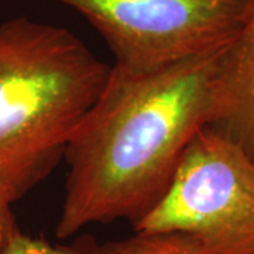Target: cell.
<instances>
[{
    "label": "cell",
    "instance_id": "obj_2",
    "mask_svg": "<svg viewBox=\"0 0 254 254\" xmlns=\"http://www.w3.org/2000/svg\"><path fill=\"white\" fill-rule=\"evenodd\" d=\"M68 28L26 16L0 24V200L23 199L57 168L110 76Z\"/></svg>",
    "mask_w": 254,
    "mask_h": 254
},
{
    "label": "cell",
    "instance_id": "obj_5",
    "mask_svg": "<svg viewBox=\"0 0 254 254\" xmlns=\"http://www.w3.org/2000/svg\"><path fill=\"white\" fill-rule=\"evenodd\" d=\"M213 91L215 112L208 126L254 161V0H247L242 27L219 53Z\"/></svg>",
    "mask_w": 254,
    "mask_h": 254
},
{
    "label": "cell",
    "instance_id": "obj_3",
    "mask_svg": "<svg viewBox=\"0 0 254 254\" xmlns=\"http://www.w3.org/2000/svg\"><path fill=\"white\" fill-rule=\"evenodd\" d=\"M133 230L181 233L199 254H254V161L200 128L164 198Z\"/></svg>",
    "mask_w": 254,
    "mask_h": 254
},
{
    "label": "cell",
    "instance_id": "obj_1",
    "mask_svg": "<svg viewBox=\"0 0 254 254\" xmlns=\"http://www.w3.org/2000/svg\"><path fill=\"white\" fill-rule=\"evenodd\" d=\"M220 51L144 76L112 66L64 154L68 174L58 239L122 219L134 229L160 203L190 140L213 118Z\"/></svg>",
    "mask_w": 254,
    "mask_h": 254
},
{
    "label": "cell",
    "instance_id": "obj_6",
    "mask_svg": "<svg viewBox=\"0 0 254 254\" xmlns=\"http://www.w3.org/2000/svg\"><path fill=\"white\" fill-rule=\"evenodd\" d=\"M82 254H199L187 237L177 232H134L131 236L98 243L78 240Z\"/></svg>",
    "mask_w": 254,
    "mask_h": 254
},
{
    "label": "cell",
    "instance_id": "obj_8",
    "mask_svg": "<svg viewBox=\"0 0 254 254\" xmlns=\"http://www.w3.org/2000/svg\"><path fill=\"white\" fill-rule=\"evenodd\" d=\"M17 227L14 215L11 212V205L0 200V254L4 253L10 237Z\"/></svg>",
    "mask_w": 254,
    "mask_h": 254
},
{
    "label": "cell",
    "instance_id": "obj_7",
    "mask_svg": "<svg viewBox=\"0 0 254 254\" xmlns=\"http://www.w3.org/2000/svg\"><path fill=\"white\" fill-rule=\"evenodd\" d=\"M3 254H82V252L78 242L72 246H57L44 239L26 235L17 227Z\"/></svg>",
    "mask_w": 254,
    "mask_h": 254
},
{
    "label": "cell",
    "instance_id": "obj_4",
    "mask_svg": "<svg viewBox=\"0 0 254 254\" xmlns=\"http://www.w3.org/2000/svg\"><path fill=\"white\" fill-rule=\"evenodd\" d=\"M108 44L112 65L144 76L226 47L242 27L247 0H58Z\"/></svg>",
    "mask_w": 254,
    "mask_h": 254
}]
</instances>
